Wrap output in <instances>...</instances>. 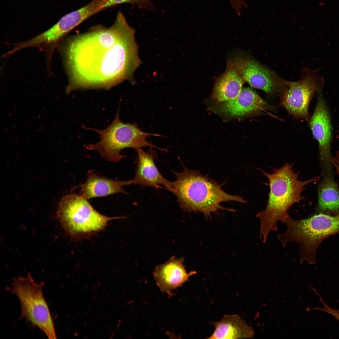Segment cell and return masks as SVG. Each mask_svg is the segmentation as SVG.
Wrapping results in <instances>:
<instances>
[{
	"label": "cell",
	"instance_id": "obj_6",
	"mask_svg": "<svg viewBox=\"0 0 339 339\" xmlns=\"http://www.w3.org/2000/svg\"><path fill=\"white\" fill-rule=\"evenodd\" d=\"M57 214L66 232L77 239L88 238L103 230L111 220L125 217H110L102 215L87 200L74 193L62 198Z\"/></svg>",
	"mask_w": 339,
	"mask_h": 339
},
{
	"label": "cell",
	"instance_id": "obj_22",
	"mask_svg": "<svg viewBox=\"0 0 339 339\" xmlns=\"http://www.w3.org/2000/svg\"><path fill=\"white\" fill-rule=\"evenodd\" d=\"M231 5L235 10L236 13L239 14L241 8L243 3V0H230Z\"/></svg>",
	"mask_w": 339,
	"mask_h": 339
},
{
	"label": "cell",
	"instance_id": "obj_2",
	"mask_svg": "<svg viewBox=\"0 0 339 339\" xmlns=\"http://www.w3.org/2000/svg\"><path fill=\"white\" fill-rule=\"evenodd\" d=\"M293 164L288 162L281 168L274 169L270 174L259 169L269 180L270 191L266 209L256 215L260 221V238L265 243L270 231H277V223L285 224L290 216L288 210L294 203L305 199L301 194L305 186L320 179L319 176L301 181L298 178L299 172L293 169Z\"/></svg>",
	"mask_w": 339,
	"mask_h": 339
},
{
	"label": "cell",
	"instance_id": "obj_13",
	"mask_svg": "<svg viewBox=\"0 0 339 339\" xmlns=\"http://www.w3.org/2000/svg\"><path fill=\"white\" fill-rule=\"evenodd\" d=\"M152 148L150 147L147 152L141 148L137 150V169L135 177L132 180V184L155 189L159 188V185H161L168 191L170 181L161 175L157 167L154 162L156 155Z\"/></svg>",
	"mask_w": 339,
	"mask_h": 339
},
{
	"label": "cell",
	"instance_id": "obj_19",
	"mask_svg": "<svg viewBox=\"0 0 339 339\" xmlns=\"http://www.w3.org/2000/svg\"><path fill=\"white\" fill-rule=\"evenodd\" d=\"M103 10L110 7L122 3H129L137 6L138 8L150 10H153L154 7L150 0H101Z\"/></svg>",
	"mask_w": 339,
	"mask_h": 339
},
{
	"label": "cell",
	"instance_id": "obj_15",
	"mask_svg": "<svg viewBox=\"0 0 339 339\" xmlns=\"http://www.w3.org/2000/svg\"><path fill=\"white\" fill-rule=\"evenodd\" d=\"M131 184H132V180L127 181L112 180L99 175L91 170L88 172L86 181L77 187L80 188L79 195L88 200L117 193L127 194L122 187Z\"/></svg>",
	"mask_w": 339,
	"mask_h": 339
},
{
	"label": "cell",
	"instance_id": "obj_11",
	"mask_svg": "<svg viewBox=\"0 0 339 339\" xmlns=\"http://www.w3.org/2000/svg\"><path fill=\"white\" fill-rule=\"evenodd\" d=\"M321 91L317 92L318 100L309 122L313 136L319 143V152L322 163L330 170L331 164V146L332 128L329 111Z\"/></svg>",
	"mask_w": 339,
	"mask_h": 339
},
{
	"label": "cell",
	"instance_id": "obj_8",
	"mask_svg": "<svg viewBox=\"0 0 339 339\" xmlns=\"http://www.w3.org/2000/svg\"><path fill=\"white\" fill-rule=\"evenodd\" d=\"M101 11L99 1L92 0L82 8L63 16L48 30L24 41V46L25 48H39L44 52L46 58L50 59L55 49L67 34L82 22Z\"/></svg>",
	"mask_w": 339,
	"mask_h": 339
},
{
	"label": "cell",
	"instance_id": "obj_3",
	"mask_svg": "<svg viewBox=\"0 0 339 339\" xmlns=\"http://www.w3.org/2000/svg\"><path fill=\"white\" fill-rule=\"evenodd\" d=\"M176 180L170 182L169 191L177 197L181 208L188 212H200L207 218L218 210L234 212L221 206L231 201L246 203L239 196L232 195L221 189V185L198 171L185 167L180 172L173 171Z\"/></svg>",
	"mask_w": 339,
	"mask_h": 339
},
{
	"label": "cell",
	"instance_id": "obj_4",
	"mask_svg": "<svg viewBox=\"0 0 339 339\" xmlns=\"http://www.w3.org/2000/svg\"><path fill=\"white\" fill-rule=\"evenodd\" d=\"M285 224L287 229L277 238L285 247L290 242L296 243L299 248L300 262L316 263V253L325 239L339 234V215L319 213L308 218L295 220L290 216Z\"/></svg>",
	"mask_w": 339,
	"mask_h": 339
},
{
	"label": "cell",
	"instance_id": "obj_20",
	"mask_svg": "<svg viewBox=\"0 0 339 339\" xmlns=\"http://www.w3.org/2000/svg\"><path fill=\"white\" fill-rule=\"evenodd\" d=\"M319 297L323 306L322 308L318 307L315 308V309L326 312L331 315L339 322V310L330 308L326 304L320 296Z\"/></svg>",
	"mask_w": 339,
	"mask_h": 339
},
{
	"label": "cell",
	"instance_id": "obj_5",
	"mask_svg": "<svg viewBox=\"0 0 339 339\" xmlns=\"http://www.w3.org/2000/svg\"><path fill=\"white\" fill-rule=\"evenodd\" d=\"M119 109L120 105L114 119L105 129L100 130L82 125L83 128L94 131L100 137L97 143L86 146L87 149L96 151L107 161L115 162L125 157L121 154L122 150L125 148H131L137 150L149 147L161 150L147 140V138L150 136H161L143 132L136 124L122 122L120 119Z\"/></svg>",
	"mask_w": 339,
	"mask_h": 339
},
{
	"label": "cell",
	"instance_id": "obj_12",
	"mask_svg": "<svg viewBox=\"0 0 339 339\" xmlns=\"http://www.w3.org/2000/svg\"><path fill=\"white\" fill-rule=\"evenodd\" d=\"M183 258L173 256L165 263L157 266L153 272L156 282L161 290L170 294L174 290L188 281L189 277L196 273H187Z\"/></svg>",
	"mask_w": 339,
	"mask_h": 339
},
{
	"label": "cell",
	"instance_id": "obj_17",
	"mask_svg": "<svg viewBox=\"0 0 339 339\" xmlns=\"http://www.w3.org/2000/svg\"><path fill=\"white\" fill-rule=\"evenodd\" d=\"M212 324L215 330L209 339L250 338L253 335L251 328L237 315H224L220 321Z\"/></svg>",
	"mask_w": 339,
	"mask_h": 339
},
{
	"label": "cell",
	"instance_id": "obj_16",
	"mask_svg": "<svg viewBox=\"0 0 339 339\" xmlns=\"http://www.w3.org/2000/svg\"><path fill=\"white\" fill-rule=\"evenodd\" d=\"M270 106L253 89L242 88L235 99L224 102L219 107L226 115L242 116L252 113L269 109Z\"/></svg>",
	"mask_w": 339,
	"mask_h": 339
},
{
	"label": "cell",
	"instance_id": "obj_21",
	"mask_svg": "<svg viewBox=\"0 0 339 339\" xmlns=\"http://www.w3.org/2000/svg\"><path fill=\"white\" fill-rule=\"evenodd\" d=\"M331 164L334 166L336 173L339 175V151H337L334 157H331Z\"/></svg>",
	"mask_w": 339,
	"mask_h": 339
},
{
	"label": "cell",
	"instance_id": "obj_10",
	"mask_svg": "<svg viewBox=\"0 0 339 339\" xmlns=\"http://www.w3.org/2000/svg\"><path fill=\"white\" fill-rule=\"evenodd\" d=\"M240 73L252 87L270 94L287 88L290 82L284 80L256 60L236 57Z\"/></svg>",
	"mask_w": 339,
	"mask_h": 339
},
{
	"label": "cell",
	"instance_id": "obj_7",
	"mask_svg": "<svg viewBox=\"0 0 339 339\" xmlns=\"http://www.w3.org/2000/svg\"><path fill=\"white\" fill-rule=\"evenodd\" d=\"M43 282H35L30 274L15 278L12 291L18 298L21 316L38 327L48 339L56 338L53 318L43 291Z\"/></svg>",
	"mask_w": 339,
	"mask_h": 339
},
{
	"label": "cell",
	"instance_id": "obj_9",
	"mask_svg": "<svg viewBox=\"0 0 339 339\" xmlns=\"http://www.w3.org/2000/svg\"><path fill=\"white\" fill-rule=\"evenodd\" d=\"M324 80L316 70L305 68L301 78L290 82L281 97L280 104L294 117L309 121V108L310 101L316 92L321 91Z\"/></svg>",
	"mask_w": 339,
	"mask_h": 339
},
{
	"label": "cell",
	"instance_id": "obj_18",
	"mask_svg": "<svg viewBox=\"0 0 339 339\" xmlns=\"http://www.w3.org/2000/svg\"><path fill=\"white\" fill-rule=\"evenodd\" d=\"M317 210L319 213L339 215V188L329 173L319 186Z\"/></svg>",
	"mask_w": 339,
	"mask_h": 339
},
{
	"label": "cell",
	"instance_id": "obj_14",
	"mask_svg": "<svg viewBox=\"0 0 339 339\" xmlns=\"http://www.w3.org/2000/svg\"><path fill=\"white\" fill-rule=\"evenodd\" d=\"M245 82L236 57L229 60L225 71L216 80L212 93L213 98L219 102L235 99L240 94Z\"/></svg>",
	"mask_w": 339,
	"mask_h": 339
},
{
	"label": "cell",
	"instance_id": "obj_1",
	"mask_svg": "<svg viewBox=\"0 0 339 339\" xmlns=\"http://www.w3.org/2000/svg\"><path fill=\"white\" fill-rule=\"evenodd\" d=\"M135 33L120 11L110 27L96 26L67 39L62 50L68 80L66 93L108 90L132 78L141 63Z\"/></svg>",
	"mask_w": 339,
	"mask_h": 339
}]
</instances>
